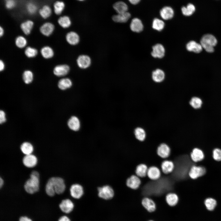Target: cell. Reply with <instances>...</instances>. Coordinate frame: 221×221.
<instances>
[{"label":"cell","instance_id":"24","mask_svg":"<svg viewBox=\"0 0 221 221\" xmlns=\"http://www.w3.org/2000/svg\"><path fill=\"white\" fill-rule=\"evenodd\" d=\"M186 48L188 51L196 53L200 52L203 48L200 44L193 41H190L187 44Z\"/></svg>","mask_w":221,"mask_h":221},{"label":"cell","instance_id":"18","mask_svg":"<svg viewBox=\"0 0 221 221\" xmlns=\"http://www.w3.org/2000/svg\"><path fill=\"white\" fill-rule=\"evenodd\" d=\"M70 70L69 66L66 64L59 65L54 68V74L56 76L60 77L67 75Z\"/></svg>","mask_w":221,"mask_h":221},{"label":"cell","instance_id":"16","mask_svg":"<svg viewBox=\"0 0 221 221\" xmlns=\"http://www.w3.org/2000/svg\"><path fill=\"white\" fill-rule=\"evenodd\" d=\"M78 66L80 68L85 69L91 65V60L90 58L86 55H81L79 56L77 60Z\"/></svg>","mask_w":221,"mask_h":221},{"label":"cell","instance_id":"40","mask_svg":"<svg viewBox=\"0 0 221 221\" xmlns=\"http://www.w3.org/2000/svg\"><path fill=\"white\" fill-rule=\"evenodd\" d=\"M23 81L26 84L31 83L33 79V74L32 72L29 70H26L24 72L22 75Z\"/></svg>","mask_w":221,"mask_h":221},{"label":"cell","instance_id":"35","mask_svg":"<svg viewBox=\"0 0 221 221\" xmlns=\"http://www.w3.org/2000/svg\"><path fill=\"white\" fill-rule=\"evenodd\" d=\"M59 25L64 28H68L71 24V21L70 17L67 16L60 17L58 20Z\"/></svg>","mask_w":221,"mask_h":221},{"label":"cell","instance_id":"45","mask_svg":"<svg viewBox=\"0 0 221 221\" xmlns=\"http://www.w3.org/2000/svg\"><path fill=\"white\" fill-rule=\"evenodd\" d=\"M212 156L215 160L221 161V149L219 148L214 149L213 151Z\"/></svg>","mask_w":221,"mask_h":221},{"label":"cell","instance_id":"42","mask_svg":"<svg viewBox=\"0 0 221 221\" xmlns=\"http://www.w3.org/2000/svg\"><path fill=\"white\" fill-rule=\"evenodd\" d=\"M16 46L20 48L24 47L27 44V41L25 38L22 36H19L16 39L15 41Z\"/></svg>","mask_w":221,"mask_h":221},{"label":"cell","instance_id":"46","mask_svg":"<svg viewBox=\"0 0 221 221\" xmlns=\"http://www.w3.org/2000/svg\"><path fill=\"white\" fill-rule=\"evenodd\" d=\"M15 0H5L6 7L8 9H11L14 8L16 5Z\"/></svg>","mask_w":221,"mask_h":221},{"label":"cell","instance_id":"10","mask_svg":"<svg viewBox=\"0 0 221 221\" xmlns=\"http://www.w3.org/2000/svg\"><path fill=\"white\" fill-rule=\"evenodd\" d=\"M70 191L71 196L76 199L80 198L83 194V190L82 186L78 184L72 185L70 188Z\"/></svg>","mask_w":221,"mask_h":221},{"label":"cell","instance_id":"41","mask_svg":"<svg viewBox=\"0 0 221 221\" xmlns=\"http://www.w3.org/2000/svg\"><path fill=\"white\" fill-rule=\"evenodd\" d=\"M189 103L193 108L197 109L201 107L202 104V101L199 98L193 97L190 100Z\"/></svg>","mask_w":221,"mask_h":221},{"label":"cell","instance_id":"36","mask_svg":"<svg viewBox=\"0 0 221 221\" xmlns=\"http://www.w3.org/2000/svg\"><path fill=\"white\" fill-rule=\"evenodd\" d=\"M41 52L42 56L45 59L51 58L54 55V52L52 49L50 47L47 46L42 48L41 50Z\"/></svg>","mask_w":221,"mask_h":221},{"label":"cell","instance_id":"12","mask_svg":"<svg viewBox=\"0 0 221 221\" xmlns=\"http://www.w3.org/2000/svg\"><path fill=\"white\" fill-rule=\"evenodd\" d=\"M22 162L25 167L32 168L37 165V159L35 155L32 154L25 155L22 159Z\"/></svg>","mask_w":221,"mask_h":221},{"label":"cell","instance_id":"44","mask_svg":"<svg viewBox=\"0 0 221 221\" xmlns=\"http://www.w3.org/2000/svg\"><path fill=\"white\" fill-rule=\"evenodd\" d=\"M26 9L27 12L30 14H33L37 11V6L34 3L29 2L26 5Z\"/></svg>","mask_w":221,"mask_h":221},{"label":"cell","instance_id":"32","mask_svg":"<svg viewBox=\"0 0 221 221\" xmlns=\"http://www.w3.org/2000/svg\"><path fill=\"white\" fill-rule=\"evenodd\" d=\"M181 10L183 15L186 16H189L194 13L196 10V8L193 4L189 3L186 6H183L181 8Z\"/></svg>","mask_w":221,"mask_h":221},{"label":"cell","instance_id":"3","mask_svg":"<svg viewBox=\"0 0 221 221\" xmlns=\"http://www.w3.org/2000/svg\"><path fill=\"white\" fill-rule=\"evenodd\" d=\"M217 42L216 38L213 35L211 34H207L202 37L200 44L206 51L211 53L214 52V47L216 45Z\"/></svg>","mask_w":221,"mask_h":221},{"label":"cell","instance_id":"52","mask_svg":"<svg viewBox=\"0 0 221 221\" xmlns=\"http://www.w3.org/2000/svg\"><path fill=\"white\" fill-rule=\"evenodd\" d=\"M4 183V181L3 179L0 177V188H1L3 186Z\"/></svg>","mask_w":221,"mask_h":221},{"label":"cell","instance_id":"27","mask_svg":"<svg viewBox=\"0 0 221 221\" xmlns=\"http://www.w3.org/2000/svg\"><path fill=\"white\" fill-rule=\"evenodd\" d=\"M113 8L117 14H120L127 12L128 6L125 2L118 1L114 4Z\"/></svg>","mask_w":221,"mask_h":221},{"label":"cell","instance_id":"7","mask_svg":"<svg viewBox=\"0 0 221 221\" xmlns=\"http://www.w3.org/2000/svg\"><path fill=\"white\" fill-rule=\"evenodd\" d=\"M157 153L160 157L164 159H166L170 155L171 149L168 144L162 143L158 146L157 149Z\"/></svg>","mask_w":221,"mask_h":221},{"label":"cell","instance_id":"29","mask_svg":"<svg viewBox=\"0 0 221 221\" xmlns=\"http://www.w3.org/2000/svg\"><path fill=\"white\" fill-rule=\"evenodd\" d=\"M148 167L144 164H141L138 165L135 170V174L140 178L144 177L147 176Z\"/></svg>","mask_w":221,"mask_h":221},{"label":"cell","instance_id":"50","mask_svg":"<svg viewBox=\"0 0 221 221\" xmlns=\"http://www.w3.org/2000/svg\"><path fill=\"white\" fill-rule=\"evenodd\" d=\"M130 3L133 5H136L141 0H128Z\"/></svg>","mask_w":221,"mask_h":221},{"label":"cell","instance_id":"9","mask_svg":"<svg viewBox=\"0 0 221 221\" xmlns=\"http://www.w3.org/2000/svg\"><path fill=\"white\" fill-rule=\"evenodd\" d=\"M175 165L172 161L165 159L162 162L161 165V171L162 173L165 174L171 173L174 170Z\"/></svg>","mask_w":221,"mask_h":221},{"label":"cell","instance_id":"23","mask_svg":"<svg viewBox=\"0 0 221 221\" xmlns=\"http://www.w3.org/2000/svg\"><path fill=\"white\" fill-rule=\"evenodd\" d=\"M54 29V25L50 22L44 24L40 28L41 32L44 35L48 36L51 35Z\"/></svg>","mask_w":221,"mask_h":221},{"label":"cell","instance_id":"22","mask_svg":"<svg viewBox=\"0 0 221 221\" xmlns=\"http://www.w3.org/2000/svg\"><path fill=\"white\" fill-rule=\"evenodd\" d=\"M190 156L191 159L195 162L200 161L204 158V154L203 152L198 148H195L192 150Z\"/></svg>","mask_w":221,"mask_h":221},{"label":"cell","instance_id":"11","mask_svg":"<svg viewBox=\"0 0 221 221\" xmlns=\"http://www.w3.org/2000/svg\"><path fill=\"white\" fill-rule=\"evenodd\" d=\"M141 203L142 206L149 212H153L156 209L155 202L149 197H145L143 198Z\"/></svg>","mask_w":221,"mask_h":221},{"label":"cell","instance_id":"48","mask_svg":"<svg viewBox=\"0 0 221 221\" xmlns=\"http://www.w3.org/2000/svg\"><path fill=\"white\" fill-rule=\"evenodd\" d=\"M58 221H71V220L67 216H63L59 219Z\"/></svg>","mask_w":221,"mask_h":221},{"label":"cell","instance_id":"5","mask_svg":"<svg viewBox=\"0 0 221 221\" xmlns=\"http://www.w3.org/2000/svg\"><path fill=\"white\" fill-rule=\"evenodd\" d=\"M206 173V169L203 166L192 165L190 169L188 175L191 179H195L204 175Z\"/></svg>","mask_w":221,"mask_h":221},{"label":"cell","instance_id":"14","mask_svg":"<svg viewBox=\"0 0 221 221\" xmlns=\"http://www.w3.org/2000/svg\"><path fill=\"white\" fill-rule=\"evenodd\" d=\"M130 28L132 31L139 33L142 31L144 26L141 20L136 17L132 20L130 24Z\"/></svg>","mask_w":221,"mask_h":221},{"label":"cell","instance_id":"15","mask_svg":"<svg viewBox=\"0 0 221 221\" xmlns=\"http://www.w3.org/2000/svg\"><path fill=\"white\" fill-rule=\"evenodd\" d=\"M61 210L66 213H69L73 210L74 204L72 201L69 199L64 200L59 205Z\"/></svg>","mask_w":221,"mask_h":221},{"label":"cell","instance_id":"37","mask_svg":"<svg viewBox=\"0 0 221 221\" xmlns=\"http://www.w3.org/2000/svg\"><path fill=\"white\" fill-rule=\"evenodd\" d=\"M204 204L207 209L209 211H213L217 205L216 201L211 198H208L204 200Z\"/></svg>","mask_w":221,"mask_h":221},{"label":"cell","instance_id":"2","mask_svg":"<svg viewBox=\"0 0 221 221\" xmlns=\"http://www.w3.org/2000/svg\"><path fill=\"white\" fill-rule=\"evenodd\" d=\"M40 174L38 172L34 170L30 175V178L25 182L24 188L28 193L33 194L38 192L39 189Z\"/></svg>","mask_w":221,"mask_h":221},{"label":"cell","instance_id":"38","mask_svg":"<svg viewBox=\"0 0 221 221\" xmlns=\"http://www.w3.org/2000/svg\"><path fill=\"white\" fill-rule=\"evenodd\" d=\"M52 10L50 7L48 5L44 6L39 11L41 16L43 18L48 17L51 15Z\"/></svg>","mask_w":221,"mask_h":221},{"label":"cell","instance_id":"34","mask_svg":"<svg viewBox=\"0 0 221 221\" xmlns=\"http://www.w3.org/2000/svg\"><path fill=\"white\" fill-rule=\"evenodd\" d=\"M165 24L163 21L158 18H155L152 24V28L158 31L162 30L164 28Z\"/></svg>","mask_w":221,"mask_h":221},{"label":"cell","instance_id":"8","mask_svg":"<svg viewBox=\"0 0 221 221\" xmlns=\"http://www.w3.org/2000/svg\"><path fill=\"white\" fill-rule=\"evenodd\" d=\"M151 54L154 58H162L165 54V49L163 45L159 43L157 44L152 47Z\"/></svg>","mask_w":221,"mask_h":221},{"label":"cell","instance_id":"1","mask_svg":"<svg viewBox=\"0 0 221 221\" xmlns=\"http://www.w3.org/2000/svg\"><path fill=\"white\" fill-rule=\"evenodd\" d=\"M66 186L64 180L59 177H52L48 180L45 186L47 194L52 196L55 193L60 194L65 191Z\"/></svg>","mask_w":221,"mask_h":221},{"label":"cell","instance_id":"19","mask_svg":"<svg viewBox=\"0 0 221 221\" xmlns=\"http://www.w3.org/2000/svg\"><path fill=\"white\" fill-rule=\"evenodd\" d=\"M165 74L162 69L158 68L153 71L152 74V78L155 82L160 83L164 81Z\"/></svg>","mask_w":221,"mask_h":221},{"label":"cell","instance_id":"21","mask_svg":"<svg viewBox=\"0 0 221 221\" xmlns=\"http://www.w3.org/2000/svg\"><path fill=\"white\" fill-rule=\"evenodd\" d=\"M165 200L169 206L173 207L176 205L178 203L179 197L176 193L171 192L166 195Z\"/></svg>","mask_w":221,"mask_h":221},{"label":"cell","instance_id":"28","mask_svg":"<svg viewBox=\"0 0 221 221\" xmlns=\"http://www.w3.org/2000/svg\"><path fill=\"white\" fill-rule=\"evenodd\" d=\"M66 39L68 42L70 44L75 45L79 42V37L76 33L74 32H70L67 34Z\"/></svg>","mask_w":221,"mask_h":221},{"label":"cell","instance_id":"30","mask_svg":"<svg viewBox=\"0 0 221 221\" xmlns=\"http://www.w3.org/2000/svg\"><path fill=\"white\" fill-rule=\"evenodd\" d=\"M33 22L31 20H27L22 23L21 25V28L26 35L29 34L32 30L33 26Z\"/></svg>","mask_w":221,"mask_h":221},{"label":"cell","instance_id":"4","mask_svg":"<svg viewBox=\"0 0 221 221\" xmlns=\"http://www.w3.org/2000/svg\"><path fill=\"white\" fill-rule=\"evenodd\" d=\"M98 190L99 196L103 199L105 200H110L114 196V190L109 185L99 187Z\"/></svg>","mask_w":221,"mask_h":221},{"label":"cell","instance_id":"49","mask_svg":"<svg viewBox=\"0 0 221 221\" xmlns=\"http://www.w3.org/2000/svg\"><path fill=\"white\" fill-rule=\"evenodd\" d=\"M19 221H32V220L27 217L23 216L20 218Z\"/></svg>","mask_w":221,"mask_h":221},{"label":"cell","instance_id":"6","mask_svg":"<svg viewBox=\"0 0 221 221\" xmlns=\"http://www.w3.org/2000/svg\"><path fill=\"white\" fill-rule=\"evenodd\" d=\"M141 183L140 177L136 175H133L126 180V184L128 188L134 190L138 188Z\"/></svg>","mask_w":221,"mask_h":221},{"label":"cell","instance_id":"47","mask_svg":"<svg viewBox=\"0 0 221 221\" xmlns=\"http://www.w3.org/2000/svg\"><path fill=\"white\" fill-rule=\"evenodd\" d=\"M6 121L5 114L4 112L2 110L0 111V123L2 124Z\"/></svg>","mask_w":221,"mask_h":221},{"label":"cell","instance_id":"55","mask_svg":"<svg viewBox=\"0 0 221 221\" xmlns=\"http://www.w3.org/2000/svg\"><path fill=\"white\" fill-rule=\"evenodd\" d=\"M149 221H153L152 220H149Z\"/></svg>","mask_w":221,"mask_h":221},{"label":"cell","instance_id":"39","mask_svg":"<svg viewBox=\"0 0 221 221\" xmlns=\"http://www.w3.org/2000/svg\"><path fill=\"white\" fill-rule=\"evenodd\" d=\"M64 2L61 1L56 2L54 4V9L55 13L57 15H60L62 13L65 8Z\"/></svg>","mask_w":221,"mask_h":221},{"label":"cell","instance_id":"25","mask_svg":"<svg viewBox=\"0 0 221 221\" xmlns=\"http://www.w3.org/2000/svg\"><path fill=\"white\" fill-rule=\"evenodd\" d=\"M134 134L135 138L141 142L144 141L147 137V134L145 130L140 127H138L135 128Z\"/></svg>","mask_w":221,"mask_h":221},{"label":"cell","instance_id":"20","mask_svg":"<svg viewBox=\"0 0 221 221\" xmlns=\"http://www.w3.org/2000/svg\"><path fill=\"white\" fill-rule=\"evenodd\" d=\"M131 17V14L128 12L125 13L117 14L114 15L112 17L113 20L116 22H126Z\"/></svg>","mask_w":221,"mask_h":221},{"label":"cell","instance_id":"33","mask_svg":"<svg viewBox=\"0 0 221 221\" xmlns=\"http://www.w3.org/2000/svg\"><path fill=\"white\" fill-rule=\"evenodd\" d=\"M72 83L70 79L68 78H63L60 79L58 83V87L62 90H65L70 87Z\"/></svg>","mask_w":221,"mask_h":221},{"label":"cell","instance_id":"17","mask_svg":"<svg viewBox=\"0 0 221 221\" xmlns=\"http://www.w3.org/2000/svg\"><path fill=\"white\" fill-rule=\"evenodd\" d=\"M161 18L165 20H168L172 18L174 15V11L173 8L169 6L163 7L160 11Z\"/></svg>","mask_w":221,"mask_h":221},{"label":"cell","instance_id":"26","mask_svg":"<svg viewBox=\"0 0 221 221\" xmlns=\"http://www.w3.org/2000/svg\"><path fill=\"white\" fill-rule=\"evenodd\" d=\"M68 125L70 129L74 131H78L80 126L79 120L75 116H73L69 119Z\"/></svg>","mask_w":221,"mask_h":221},{"label":"cell","instance_id":"51","mask_svg":"<svg viewBox=\"0 0 221 221\" xmlns=\"http://www.w3.org/2000/svg\"><path fill=\"white\" fill-rule=\"evenodd\" d=\"M5 68V64L3 61L1 60L0 62V70L1 71H3Z\"/></svg>","mask_w":221,"mask_h":221},{"label":"cell","instance_id":"54","mask_svg":"<svg viewBox=\"0 0 221 221\" xmlns=\"http://www.w3.org/2000/svg\"><path fill=\"white\" fill-rule=\"evenodd\" d=\"M79 1H84L85 0H77Z\"/></svg>","mask_w":221,"mask_h":221},{"label":"cell","instance_id":"31","mask_svg":"<svg viewBox=\"0 0 221 221\" xmlns=\"http://www.w3.org/2000/svg\"><path fill=\"white\" fill-rule=\"evenodd\" d=\"M20 149L24 154L27 155L32 154L34 148L33 146L30 143L25 142L21 145Z\"/></svg>","mask_w":221,"mask_h":221},{"label":"cell","instance_id":"43","mask_svg":"<svg viewBox=\"0 0 221 221\" xmlns=\"http://www.w3.org/2000/svg\"><path fill=\"white\" fill-rule=\"evenodd\" d=\"M25 53L27 57L32 58L35 57L37 55V51L34 48L28 47L25 49Z\"/></svg>","mask_w":221,"mask_h":221},{"label":"cell","instance_id":"53","mask_svg":"<svg viewBox=\"0 0 221 221\" xmlns=\"http://www.w3.org/2000/svg\"><path fill=\"white\" fill-rule=\"evenodd\" d=\"M4 31L3 28L1 26L0 27V35L2 37L3 35Z\"/></svg>","mask_w":221,"mask_h":221},{"label":"cell","instance_id":"13","mask_svg":"<svg viewBox=\"0 0 221 221\" xmlns=\"http://www.w3.org/2000/svg\"><path fill=\"white\" fill-rule=\"evenodd\" d=\"M161 172L160 169L156 166H151L148 168L147 176L152 180H156L161 177Z\"/></svg>","mask_w":221,"mask_h":221}]
</instances>
